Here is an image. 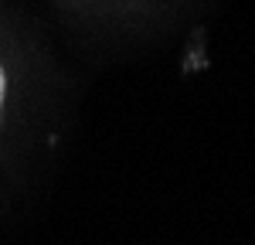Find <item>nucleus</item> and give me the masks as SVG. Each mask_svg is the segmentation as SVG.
Segmentation results:
<instances>
[{
    "instance_id": "1",
    "label": "nucleus",
    "mask_w": 255,
    "mask_h": 245,
    "mask_svg": "<svg viewBox=\"0 0 255 245\" xmlns=\"http://www.w3.org/2000/svg\"><path fill=\"white\" fill-rule=\"evenodd\" d=\"M3 96H7V75H3V65H0V113H3Z\"/></svg>"
}]
</instances>
